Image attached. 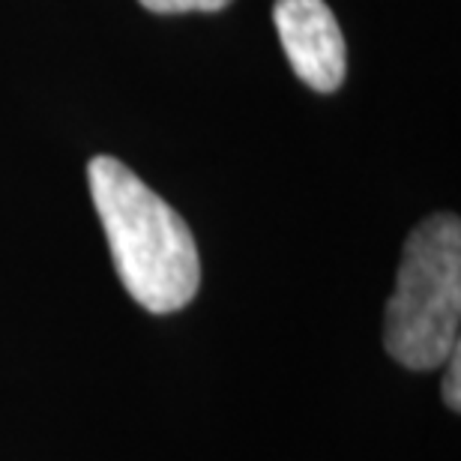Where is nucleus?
Here are the masks:
<instances>
[{"instance_id":"1","label":"nucleus","mask_w":461,"mask_h":461,"mask_svg":"<svg viewBox=\"0 0 461 461\" xmlns=\"http://www.w3.org/2000/svg\"><path fill=\"white\" fill-rule=\"evenodd\" d=\"M87 183L129 297L153 315L189 306L201 285V258L183 216L114 156L90 159Z\"/></svg>"},{"instance_id":"2","label":"nucleus","mask_w":461,"mask_h":461,"mask_svg":"<svg viewBox=\"0 0 461 461\" xmlns=\"http://www.w3.org/2000/svg\"><path fill=\"white\" fill-rule=\"evenodd\" d=\"M461 324V222L429 216L404 243L395 291L386 303L384 345L395 363L429 372L458 348Z\"/></svg>"},{"instance_id":"3","label":"nucleus","mask_w":461,"mask_h":461,"mask_svg":"<svg viewBox=\"0 0 461 461\" xmlns=\"http://www.w3.org/2000/svg\"><path fill=\"white\" fill-rule=\"evenodd\" d=\"M273 22L285 58L303 85L318 94L342 87L348 72L345 36L324 0H276Z\"/></svg>"},{"instance_id":"4","label":"nucleus","mask_w":461,"mask_h":461,"mask_svg":"<svg viewBox=\"0 0 461 461\" xmlns=\"http://www.w3.org/2000/svg\"><path fill=\"white\" fill-rule=\"evenodd\" d=\"M138 4L159 15H177V13H216V9H225L230 0H138Z\"/></svg>"},{"instance_id":"5","label":"nucleus","mask_w":461,"mask_h":461,"mask_svg":"<svg viewBox=\"0 0 461 461\" xmlns=\"http://www.w3.org/2000/svg\"><path fill=\"white\" fill-rule=\"evenodd\" d=\"M447 377H444V402L447 408H461V345L447 357Z\"/></svg>"}]
</instances>
